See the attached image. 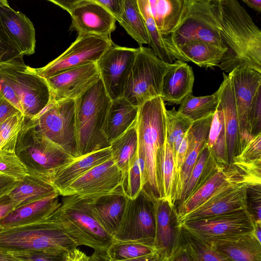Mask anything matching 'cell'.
Here are the masks:
<instances>
[{"mask_svg":"<svg viewBox=\"0 0 261 261\" xmlns=\"http://www.w3.org/2000/svg\"><path fill=\"white\" fill-rule=\"evenodd\" d=\"M220 34L227 51L217 66L229 73L249 66L261 72V31L237 0H212Z\"/></svg>","mask_w":261,"mask_h":261,"instance_id":"obj_1","label":"cell"},{"mask_svg":"<svg viewBox=\"0 0 261 261\" xmlns=\"http://www.w3.org/2000/svg\"><path fill=\"white\" fill-rule=\"evenodd\" d=\"M165 102L160 96L150 99L139 108L136 121L138 134V156L144 165L143 189L152 196L160 198L156 175L158 152L165 137Z\"/></svg>","mask_w":261,"mask_h":261,"instance_id":"obj_2","label":"cell"},{"mask_svg":"<svg viewBox=\"0 0 261 261\" xmlns=\"http://www.w3.org/2000/svg\"><path fill=\"white\" fill-rule=\"evenodd\" d=\"M111 102L100 78L75 99L77 157L110 147L102 128Z\"/></svg>","mask_w":261,"mask_h":261,"instance_id":"obj_3","label":"cell"},{"mask_svg":"<svg viewBox=\"0 0 261 261\" xmlns=\"http://www.w3.org/2000/svg\"><path fill=\"white\" fill-rule=\"evenodd\" d=\"M54 212L34 223L3 229L0 232V250L9 252L41 251L67 254L76 248L74 241L55 220Z\"/></svg>","mask_w":261,"mask_h":261,"instance_id":"obj_4","label":"cell"},{"mask_svg":"<svg viewBox=\"0 0 261 261\" xmlns=\"http://www.w3.org/2000/svg\"><path fill=\"white\" fill-rule=\"evenodd\" d=\"M54 217L77 246H86L94 251L106 252L112 238L94 218L87 198L78 195L63 196Z\"/></svg>","mask_w":261,"mask_h":261,"instance_id":"obj_5","label":"cell"},{"mask_svg":"<svg viewBox=\"0 0 261 261\" xmlns=\"http://www.w3.org/2000/svg\"><path fill=\"white\" fill-rule=\"evenodd\" d=\"M15 151L28 174L46 181L53 172L75 158L47 138L25 116Z\"/></svg>","mask_w":261,"mask_h":261,"instance_id":"obj_6","label":"cell"},{"mask_svg":"<svg viewBox=\"0 0 261 261\" xmlns=\"http://www.w3.org/2000/svg\"><path fill=\"white\" fill-rule=\"evenodd\" d=\"M182 19L173 33L166 36L167 47L174 59L189 62L177 47L192 40H202L225 47L220 26L214 14L212 0H186ZM226 48V47H225Z\"/></svg>","mask_w":261,"mask_h":261,"instance_id":"obj_7","label":"cell"},{"mask_svg":"<svg viewBox=\"0 0 261 261\" xmlns=\"http://www.w3.org/2000/svg\"><path fill=\"white\" fill-rule=\"evenodd\" d=\"M172 65L159 59L151 48L140 46L123 97L140 107L150 99L161 96L164 76Z\"/></svg>","mask_w":261,"mask_h":261,"instance_id":"obj_8","label":"cell"},{"mask_svg":"<svg viewBox=\"0 0 261 261\" xmlns=\"http://www.w3.org/2000/svg\"><path fill=\"white\" fill-rule=\"evenodd\" d=\"M0 72L13 88L25 117L33 118L50 102L45 79L23 62L1 65Z\"/></svg>","mask_w":261,"mask_h":261,"instance_id":"obj_9","label":"cell"},{"mask_svg":"<svg viewBox=\"0 0 261 261\" xmlns=\"http://www.w3.org/2000/svg\"><path fill=\"white\" fill-rule=\"evenodd\" d=\"M75 100L50 101L32 118L38 130L73 158L77 157Z\"/></svg>","mask_w":261,"mask_h":261,"instance_id":"obj_10","label":"cell"},{"mask_svg":"<svg viewBox=\"0 0 261 261\" xmlns=\"http://www.w3.org/2000/svg\"><path fill=\"white\" fill-rule=\"evenodd\" d=\"M180 225L208 244L238 239L252 233L253 229V220L246 208L185 221Z\"/></svg>","mask_w":261,"mask_h":261,"instance_id":"obj_11","label":"cell"},{"mask_svg":"<svg viewBox=\"0 0 261 261\" xmlns=\"http://www.w3.org/2000/svg\"><path fill=\"white\" fill-rule=\"evenodd\" d=\"M155 198L142 189L135 198H128L120 226L112 237L113 241L140 242L154 246Z\"/></svg>","mask_w":261,"mask_h":261,"instance_id":"obj_12","label":"cell"},{"mask_svg":"<svg viewBox=\"0 0 261 261\" xmlns=\"http://www.w3.org/2000/svg\"><path fill=\"white\" fill-rule=\"evenodd\" d=\"M113 44L111 38L78 35L75 41L60 56L45 66L34 70L45 79L68 69L96 63Z\"/></svg>","mask_w":261,"mask_h":261,"instance_id":"obj_13","label":"cell"},{"mask_svg":"<svg viewBox=\"0 0 261 261\" xmlns=\"http://www.w3.org/2000/svg\"><path fill=\"white\" fill-rule=\"evenodd\" d=\"M49 2L66 10L71 17L70 29L78 35H93L111 38L116 28L115 18L94 0Z\"/></svg>","mask_w":261,"mask_h":261,"instance_id":"obj_14","label":"cell"},{"mask_svg":"<svg viewBox=\"0 0 261 261\" xmlns=\"http://www.w3.org/2000/svg\"><path fill=\"white\" fill-rule=\"evenodd\" d=\"M228 75L237 111L240 153L253 137L250 133V113L255 97L261 89V72L246 65L234 69Z\"/></svg>","mask_w":261,"mask_h":261,"instance_id":"obj_15","label":"cell"},{"mask_svg":"<svg viewBox=\"0 0 261 261\" xmlns=\"http://www.w3.org/2000/svg\"><path fill=\"white\" fill-rule=\"evenodd\" d=\"M137 52L138 48L113 44L96 62L100 78L112 100L123 97Z\"/></svg>","mask_w":261,"mask_h":261,"instance_id":"obj_16","label":"cell"},{"mask_svg":"<svg viewBox=\"0 0 261 261\" xmlns=\"http://www.w3.org/2000/svg\"><path fill=\"white\" fill-rule=\"evenodd\" d=\"M123 173L112 158L93 167L71 184L60 195L93 198L121 187Z\"/></svg>","mask_w":261,"mask_h":261,"instance_id":"obj_17","label":"cell"},{"mask_svg":"<svg viewBox=\"0 0 261 261\" xmlns=\"http://www.w3.org/2000/svg\"><path fill=\"white\" fill-rule=\"evenodd\" d=\"M100 79L96 63L68 69L45 79L51 102L75 100Z\"/></svg>","mask_w":261,"mask_h":261,"instance_id":"obj_18","label":"cell"},{"mask_svg":"<svg viewBox=\"0 0 261 261\" xmlns=\"http://www.w3.org/2000/svg\"><path fill=\"white\" fill-rule=\"evenodd\" d=\"M248 185L243 178L227 182L206 201L183 217L179 223L246 209Z\"/></svg>","mask_w":261,"mask_h":261,"instance_id":"obj_19","label":"cell"},{"mask_svg":"<svg viewBox=\"0 0 261 261\" xmlns=\"http://www.w3.org/2000/svg\"><path fill=\"white\" fill-rule=\"evenodd\" d=\"M0 23L9 43L21 56L35 53L36 41L33 23L6 0H0Z\"/></svg>","mask_w":261,"mask_h":261,"instance_id":"obj_20","label":"cell"},{"mask_svg":"<svg viewBox=\"0 0 261 261\" xmlns=\"http://www.w3.org/2000/svg\"><path fill=\"white\" fill-rule=\"evenodd\" d=\"M154 214V246L163 259L180 244V223L175 206L165 199L155 198Z\"/></svg>","mask_w":261,"mask_h":261,"instance_id":"obj_21","label":"cell"},{"mask_svg":"<svg viewBox=\"0 0 261 261\" xmlns=\"http://www.w3.org/2000/svg\"><path fill=\"white\" fill-rule=\"evenodd\" d=\"M111 158L110 147L75 158L53 172L47 181L57 189L60 195L89 170Z\"/></svg>","mask_w":261,"mask_h":261,"instance_id":"obj_22","label":"cell"},{"mask_svg":"<svg viewBox=\"0 0 261 261\" xmlns=\"http://www.w3.org/2000/svg\"><path fill=\"white\" fill-rule=\"evenodd\" d=\"M87 199L94 218L112 237L120 226L127 202L121 187L110 193Z\"/></svg>","mask_w":261,"mask_h":261,"instance_id":"obj_23","label":"cell"},{"mask_svg":"<svg viewBox=\"0 0 261 261\" xmlns=\"http://www.w3.org/2000/svg\"><path fill=\"white\" fill-rule=\"evenodd\" d=\"M240 178L245 179L243 173L233 165L227 168L219 166L202 186L176 208L179 222L183 217L206 201L224 184Z\"/></svg>","mask_w":261,"mask_h":261,"instance_id":"obj_24","label":"cell"},{"mask_svg":"<svg viewBox=\"0 0 261 261\" xmlns=\"http://www.w3.org/2000/svg\"><path fill=\"white\" fill-rule=\"evenodd\" d=\"M220 88L219 103L222 110L229 165L240 153L239 124L232 87L228 75L223 72Z\"/></svg>","mask_w":261,"mask_h":261,"instance_id":"obj_25","label":"cell"},{"mask_svg":"<svg viewBox=\"0 0 261 261\" xmlns=\"http://www.w3.org/2000/svg\"><path fill=\"white\" fill-rule=\"evenodd\" d=\"M194 82L192 67L186 62L176 60L164 76L161 97L164 102L179 105L192 93Z\"/></svg>","mask_w":261,"mask_h":261,"instance_id":"obj_26","label":"cell"},{"mask_svg":"<svg viewBox=\"0 0 261 261\" xmlns=\"http://www.w3.org/2000/svg\"><path fill=\"white\" fill-rule=\"evenodd\" d=\"M59 195L50 196L15 209L0 221L3 229L37 222L51 215L61 205Z\"/></svg>","mask_w":261,"mask_h":261,"instance_id":"obj_27","label":"cell"},{"mask_svg":"<svg viewBox=\"0 0 261 261\" xmlns=\"http://www.w3.org/2000/svg\"><path fill=\"white\" fill-rule=\"evenodd\" d=\"M139 108L124 97L112 100L102 128L110 146L136 121Z\"/></svg>","mask_w":261,"mask_h":261,"instance_id":"obj_28","label":"cell"},{"mask_svg":"<svg viewBox=\"0 0 261 261\" xmlns=\"http://www.w3.org/2000/svg\"><path fill=\"white\" fill-rule=\"evenodd\" d=\"M156 169L160 198L165 199L174 205L177 188L175 155L166 133L164 144L157 155Z\"/></svg>","mask_w":261,"mask_h":261,"instance_id":"obj_29","label":"cell"},{"mask_svg":"<svg viewBox=\"0 0 261 261\" xmlns=\"http://www.w3.org/2000/svg\"><path fill=\"white\" fill-rule=\"evenodd\" d=\"M148 3L158 30L163 36H170L182 19L186 0H148Z\"/></svg>","mask_w":261,"mask_h":261,"instance_id":"obj_30","label":"cell"},{"mask_svg":"<svg viewBox=\"0 0 261 261\" xmlns=\"http://www.w3.org/2000/svg\"><path fill=\"white\" fill-rule=\"evenodd\" d=\"M60 195L49 182L28 174L6 197L16 204V208L50 196Z\"/></svg>","mask_w":261,"mask_h":261,"instance_id":"obj_31","label":"cell"},{"mask_svg":"<svg viewBox=\"0 0 261 261\" xmlns=\"http://www.w3.org/2000/svg\"><path fill=\"white\" fill-rule=\"evenodd\" d=\"M214 114L192 123V126L195 132L196 140L193 147L188 148L187 156L179 174L174 203L175 207L198 156L207 141Z\"/></svg>","mask_w":261,"mask_h":261,"instance_id":"obj_32","label":"cell"},{"mask_svg":"<svg viewBox=\"0 0 261 261\" xmlns=\"http://www.w3.org/2000/svg\"><path fill=\"white\" fill-rule=\"evenodd\" d=\"M210 245L230 261H261V243L252 232L234 240Z\"/></svg>","mask_w":261,"mask_h":261,"instance_id":"obj_33","label":"cell"},{"mask_svg":"<svg viewBox=\"0 0 261 261\" xmlns=\"http://www.w3.org/2000/svg\"><path fill=\"white\" fill-rule=\"evenodd\" d=\"M188 60L199 67L213 68L221 62L227 49L202 40H192L177 47Z\"/></svg>","mask_w":261,"mask_h":261,"instance_id":"obj_34","label":"cell"},{"mask_svg":"<svg viewBox=\"0 0 261 261\" xmlns=\"http://www.w3.org/2000/svg\"><path fill=\"white\" fill-rule=\"evenodd\" d=\"M205 143L192 170L176 208L202 186L219 167Z\"/></svg>","mask_w":261,"mask_h":261,"instance_id":"obj_35","label":"cell"},{"mask_svg":"<svg viewBox=\"0 0 261 261\" xmlns=\"http://www.w3.org/2000/svg\"><path fill=\"white\" fill-rule=\"evenodd\" d=\"M205 144L219 166L225 168L230 166L228 163L224 117L219 102L213 115Z\"/></svg>","mask_w":261,"mask_h":261,"instance_id":"obj_36","label":"cell"},{"mask_svg":"<svg viewBox=\"0 0 261 261\" xmlns=\"http://www.w3.org/2000/svg\"><path fill=\"white\" fill-rule=\"evenodd\" d=\"M138 144L136 121L110 144L111 158L122 173L135 158L138 151Z\"/></svg>","mask_w":261,"mask_h":261,"instance_id":"obj_37","label":"cell"},{"mask_svg":"<svg viewBox=\"0 0 261 261\" xmlns=\"http://www.w3.org/2000/svg\"><path fill=\"white\" fill-rule=\"evenodd\" d=\"M219 95V88L213 94L206 96H194L190 93L184 98L177 111L193 122L198 121L215 113Z\"/></svg>","mask_w":261,"mask_h":261,"instance_id":"obj_38","label":"cell"},{"mask_svg":"<svg viewBox=\"0 0 261 261\" xmlns=\"http://www.w3.org/2000/svg\"><path fill=\"white\" fill-rule=\"evenodd\" d=\"M139 10L144 19L149 42V45L155 55L164 62L172 64L175 60L167 45L166 36L158 30L151 14L148 0H137Z\"/></svg>","mask_w":261,"mask_h":261,"instance_id":"obj_39","label":"cell"},{"mask_svg":"<svg viewBox=\"0 0 261 261\" xmlns=\"http://www.w3.org/2000/svg\"><path fill=\"white\" fill-rule=\"evenodd\" d=\"M124 11L119 24L140 46L149 44V40L137 0H124Z\"/></svg>","mask_w":261,"mask_h":261,"instance_id":"obj_40","label":"cell"},{"mask_svg":"<svg viewBox=\"0 0 261 261\" xmlns=\"http://www.w3.org/2000/svg\"><path fill=\"white\" fill-rule=\"evenodd\" d=\"M193 121L180 114L175 108L165 110V133L174 155Z\"/></svg>","mask_w":261,"mask_h":261,"instance_id":"obj_41","label":"cell"},{"mask_svg":"<svg viewBox=\"0 0 261 261\" xmlns=\"http://www.w3.org/2000/svg\"><path fill=\"white\" fill-rule=\"evenodd\" d=\"M157 252L154 246L143 242L115 241L112 242L106 252L111 261L129 260Z\"/></svg>","mask_w":261,"mask_h":261,"instance_id":"obj_42","label":"cell"},{"mask_svg":"<svg viewBox=\"0 0 261 261\" xmlns=\"http://www.w3.org/2000/svg\"><path fill=\"white\" fill-rule=\"evenodd\" d=\"M180 231L181 240L187 246L193 261H230L180 225Z\"/></svg>","mask_w":261,"mask_h":261,"instance_id":"obj_43","label":"cell"},{"mask_svg":"<svg viewBox=\"0 0 261 261\" xmlns=\"http://www.w3.org/2000/svg\"><path fill=\"white\" fill-rule=\"evenodd\" d=\"M16 140L17 138L0 149V173L21 181L28 171L15 152Z\"/></svg>","mask_w":261,"mask_h":261,"instance_id":"obj_44","label":"cell"},{"mask_svg":"<svg viewBox=\"0 0 261 261\" xmlns=\"http://www.w3.org/2000/svg\"><path fill=\"white\" fill-rule=\"evenodd\" d=\"M144 186V169L140 162L138 153L127 169L123 173L121 188L125 196L135 198Z\"/></svg>","mask_w":261,"mask_h":261,"instance_id":"obj_45","label":"cell"},{"mask_svg":"<svg viewBox=\"0 0 261 261\" xmlns=\"http://www.w3.org/2000/svg\"><path fill=\"white\" fill-rule=\"evenodd\" d=\"M261 162V133L253 136L235 156L231 165H248Z\"/></svg>","mask_w":261,"mask_h":261,"instance_id":"obj_46","label":"cell"},{"mask_svg":"<svg viewBox=\"0 0 261 261\" xmlns=\"http://www.w3.org/2000/svg\"><path fill=\"white\" fill-rule=\"evenodd\" d=\"M24 119V115L19 112L8 117L0 124V149L17 138Z\"/></svg>","mask_w":261,"mask_h":261,"instance_id":"obj_47","label":"cell"},{"mask_svg":"<svg viewBox=\"0 0 261 261\" xmlns=\"http://www.w3.org/2000/svg\"><path fill=\"white\" fill-rule=\"evenodd\" d=\"M246 210L253 222H261V184L248 185Z\"/></svg>","mask_w":261,"mask_h":261,"instance_id":"obj_48","label":"cell"},{"mask_svg":"<svg viewBox=\"0 0 261 261\" xmlns=\"http://www.w3.org/2000/svg\"><path fill=\"white\" fill-rule=\"evenodd\" d=\"M19 261H65L67 254H58L41 251L10 252Z\"/></svg>","mask_w":261,"mask_h":261,"instance_id":"obj_49","label":"cell"},{"mask_svg":"<svg viewBox=\"0 0 261 261\" xmlns=\"http://www.w3.org/2000/svg\"><path fill=\"white\" fill-rule=\"evenodd\" d=\"M21 56L10 44L0 23V66L23 62Z\"/></svg>","mask_w":261,"mask_h":261,"instance_id":"obj_50","label":"cell"},{"mask_svg":"<svg viewBox=\"0 0 261 261\" xmlns=\"http://www.w3.org/2000/svg\"><path fill=\"white\" fill-rule=\"evenodd\" d=\"M249 123L251 135L261 133V89L253 101L250 113Z\"/></svg>","mask_w":261,"mask_h":261,"instance_id":"obj_51","label":"cell"},{"mask_svg":"<svg viewBox=\"0 0 261 261\" xmlns=\"http://www.w3.org/2000/svg\"><path fill=\"white\" fill-rule=\"evenodd\" d=\"M108 11L118 22L124 11V0H94Z\"/></svg>","mask_w":261,"mask_h":261,"instance_id":"obj_52","label":"cell"},{"mask_svg":"<svg viewBox=\"0 0 261 261\" xmlns=\"http://www.w3.org/2000/svg\"><path fill=\"white\" fill-rule=\"evenodd\" d=\"M187 133L186 134L175 156L177 186L178 182L179 174L187 156V149L189 145V139Z\"/></svg>","mask_w":261,"mask_h":261,"instance_id":"obj_53","label":"cell"},{"mask_svg":"<svg viewBox=\"0 0 261 261\" xmlns=\"http://www.w3.org/2000/svg\"><path fill=\"white\" fill-rule=\"evenodd\" d=\"M162 261H193V259L187 246L181 240L176 249Z\"/></svg>","mask_w":261,"mask_h":261,"instance_id":"obj_54","label":"cell"},{"mask_svg":"<svg viewBox=\"0 0 261 261\" xmlns=\"http://www.w3.org/2000/svg\"><path fill=\"white\" fill-rule=\"evenodd\" d=\"M19 181L0 173V200L7 196Z\"/></svg>","mask_w":261,"mask_h":261,"instance_id":"obj_55","label":"cell"},{"mask_svg":"<svg viewBox=\"0 0 261 261\" xmlns=\"http://www.w3.org/2000/svg\"><path fill=\"white\" fill-rule=\"evenodd\" d=\"M19 112L9 101L0 96V124L8 117Z\"/></svg>","mask_w":261,"mask_h":261,"instance_id":"obj_56","label":"cell"},{"mask_svg":"<svg viewBox=\"0 0 261 261\" xmlns=\"http://www.w3.org/2000/svg\"><path fill=\"white\" fill-rule=\"evenodd\" d=\"M16 204L9 200L6 196L0 200V221L16 209Z\"/></svg>","mask_w":261,"mask_h":261,"instance_id":"obj_57","label":"cell"},{"mask_svg":"<svg viewBox=\"0 0 261 261\" xmlns=\"http://www.w3.org/2000/svg\"><path fill=\"white\" fill-rule=\"evenodd\" d=\"M89 256L77 248L68 253L65 261H89Z\"/></svg>","mask_w":261,"mask_h":261,"instance_id":"obj_58","label":"cell"},{"mask_svg":"<svg viewBox=\"0 0 261 261\" xmlns=\"http://www.w3.org/2000/svg\"><path fill=\"white\" fill-rule=\"evenodd\" d=\"M89 257V261H111L106 252L94 251Z\"/></svg>","mask_w":261,"mask_h":261,"instance_id":"obj_59","label":"cell"},{"mask_svg":"<svg viewBox=\"0 0 261 261\" xmlns=\"http://www.w3.org/2000/svg\"><path fill=\"white\" fill-rule=\"evenodd\" d=\"M162 257L157 252L153 254L123 261H162Z\"/></svg>","mask_w":261,"mask_h":261,"instance_id":"obj_60","label":"cell"},{"mask_svg":"<svg viewBox=\"0 0 261 261\" xmlns=\"http://www.w3.org/2000/svg\"><path fill=\"white\" fill-rule=\"evenodd\" d=\"M248 7L258 12L261 11V0H243Z\"/></svg>","mask_w":261,"mask_h":261,"instance_id":"obj_61","label":"cell"},{"mask_svg":"<svg viewBox=\"0 0 261 261\" xmlns=\"http://www.w3.org/2000/svg\"><path fill=\"white\" fill-rule=\"evenodd\" d=\"M252 233L256 240L261 243V222H253Z\"/></svg>","mask_w":261,"mask_h":261,"instance_id":"obj_62","label":"cell"},{"mask_svg":"<svg viewBox=\"0 0 261 261\" xmlns=\"http://www.w3.org/2000/svg\"><path fill=\"white\" fill-rule=\"evenodd\" d=\"M0 261H19L12 253L0 250Z\"/></svg>","mask_w":261,"mask_h":261,"instance_id":"obj_63","label":"cell"},{"mask_svg":"<svg viewBox=\"0 0 261 261\" xmlns=\"http://www.w3.org/2000/svg\"><path fill=\"white\" fill-rule=\"evenodd\" d=\"M3 230V229L0 226V232Z\"/></svg>","mask_w":261,"mask_h":261,"instance_id":"obj_64","label":"cell"}]
</instances>
